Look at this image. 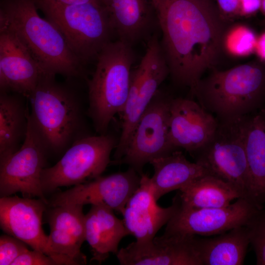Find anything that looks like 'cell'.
<instances>
[{
    "instance_id": "1",
    "label": "cell",
    "mask_w": 265,
    "mask_h": 265,
    "mask_svg": "<svg viewBox=\"0 0 265 265\" xmlns=\"http://www.w3.org/2000/svg\"><path fill=\"white\" fill-rule=\"evenodd\" d=\"M151 0L169 75L191 91L206 71L214 69L228 21L212 0Z\"/></svg>"
},
{
    "instance_id": "2",
    "label": "cell",
    "mask_w": 265,
    "mask_h": 265,
    "mask_svg": "<svg viewBox=\"0 0 265 265\" xmlns=\"http://www.w3.org/2000/svg\"><path fill=\"white\" fill-rule=\"evenodd\" d=\"M34 0H2L0 28L14 32L45 74L68 79L84 76V65L58 28L40 16Z\"/></svg>"
},
{
    "instance_id": "3",
    "label": "cell",
    "mask_w": 265,
    "mask_h": 265,
    "mask_svg": "<svg viewBox=\"0 0 265 265\" xmlns=\"http://www.w3.org/2000/svg\"><path fill=\"white\" fill-rule=\"evenodd\" d=\"M28 99L29 119L49 155H62L76 141L90 135L81 99L69 83L43 74Z\"/></svg>"
},
{
    "instance_id": "4",
    "label": "cell",
    "mask_w": 265,
    "mask_h": 265,
    "mask_svg": "<svg viewBox=\"0 0 265 265\" xmlns=\"http://www.w3.org/2000/svg\"><path fill=\"white\" fill-rule=\"evenodd\" d=\"M217 119L251 114L265 106V65L252 62L213 69L190 91Z\"/></svg>"
},
{
    "instance_id": "5",
    "label": "cell",
    "mask_w": 265,
    "mask_h": 265,
    "mask_svg": "<svg viewBox=\"0 0 265 265\" xmlns=\"http://www.w3.org/2000/svg\"><path fill=\"white\" fill-rule=\"evenodd\" d=\"M134 60L132 46L118 39L106 45L96 59L87 80V114L99 134L107 133L114 116L124 108Z\"/></svg>"
},
{
    "instance_id": "6",
    "label": "cell",
    "mask_w": 265,
    "mask_h": 265,
    "mask_svg": "<svg viewBox=\"0 0 265 265\" xmlns=\"http://www.w3.org/2000/svg\"><path fill=\"white\" fill-rule=\"evenodd\" d=\"M60 31L71 50L84 66L97 59L114 34L107 14L98 3L68 4L56 0H34Z\"/></svg>"
},
{
    "instance_id": "7",
    "label": "cell",
    "mask_w": 265,
    "mask_h": 265,
    "mask_svg": "<svg viewBox=\"0 0 265 265\" xmlns=\"http://www.w3.org/2000/svg\"><path fill=\"white\" fill-rule=\"evenodd\" d=\"M248 115L217 119L212 137L194 156L196 162L209 175L229 183L248 200L249 178L244 145Z\"/></svg>"
},
{
    "instance_id": "8",
    "label": "cell",
    "mask_w": 265,
    "mask_h": 265,
    "mask_svg": "<svg viewBox=\"0 0 265 265\" xmlns=\"http://www.w3.org/2000/svg\"><path fill=\"white\" fill-rule=\"evenodd\" d=\"M118 141L108 133L89 135L76 141L56 164L43 169L41 185L45 195L59 187L75 186L101 176L111 161Z\"/></svg>"
},
{
    "instance_id": "9",
    "label": "cell",
    "mask_w": 265,
    "mask_h": 265,
    "mask_svg": "<svg viewBox=\"0 0 265 265\" xmlns=\"http://www.w3.org/2000/svg\"><path fill=\"white\" fill-rule=\"evenodd\" d=\"M169 75L168 65L158 36L148 39L144 55L132 70L129 93L121 116V132L114 154V163L123 156L134 129Z\"/></svg>"
},
{
    "instance_id": "10",
    "label": "cell",
    "mask_w": 265,
    "mask_h": 265,
    "mask_svg": "<svg viewBox=\"0 0 265 265\" xmlns=\"http://www.w3.org/2000/svg\"><path fill=\"white\" fill-rule=\"evenodd\" d=\"M29 116L27 133L21 146L0 160V196L19 192L23 197H37L48 204L42 188L41 175L49 154Z\"/></svg>"
},
{
    "instance_id": "11",
    "label": "cell",
    "mask_w": 265,
    "mask_h": 265,
    "mask_svg": "<svg viewBox=\"0 0 265 265\" xmlns=\"http://www.w3.org/2000/svg\"><path fill=\"white\" fill-rule=\"evenodd\" d=\"M157 92L138 122L123 157L116 164H125L141 175L144 165L176 150L169 137L172 99Z\"/></svg>"
},
{
    "instance_id": "12",
    "label": "cell",
    "mask_w": 265,
    "mask_h": 265,
    "mask_svg": "<svg viewBox=\"0 0 265 265\" xmlns=\"http://www.w3.org/2000/svg\"><path fill=\"white\" fill-rule=\"evenodd\" d=\"M259 210L244 198L217 208L192 209L182 207L179 203L177 211L166 224L164 234L218 235L246 226Z\"/></svg>"
},
{
    "instance_id": "13",
    "label": "cell",
    "mask_w": 265,
    "mask_h": 265,
    "mask_svg": "<svg viewBox=\"0 0 265 265\" xmlns=\"http://www.w3.org/2000/svg\"><path fill=\"white\" fill-rule=\"evenodd\" d=\"M140 181L141 175L132 167L125 172L101 175L54 193L48 200V206L99 205L121 214L127 202L139 186Z\"/></svg>"
},
{
    "instance_id": "14",
    "label": "cell",
    "mask_w": 265,
    "mask_h": 265,
    "mask_svg": "<svg viewBox=\"0 0 265 265\" xmlns=\"http://www.w3.org/2000/svg\"><path fill=\"white\" fill-rule=\"evenodd\" d=\"M121 265H202L195 236L165 235L132 242L116 254Z\"/></svg>"
},
{
    "instance_id": "15",
    "label": "cell",
    "mask_w": 265,
    "mask_h": 265,
    "mask_svg": "<svg viewBox=\"0 0 265 265\" xmlns=\"http://www.w3.org/2000/svg\"><path fill=\"white\" fill-rule=\"evenodd\" d=\"M48 205L40 198L17 196L0 197V226L5 234L56 260L49 247L48 235L42 227V218Z\"/></svg>"
},
{
    "instance_id": "16",
    "label": "cell",
    "mask_w": 265,
    "mask_h": 265,
    "mask_svg": "<svg viewBox=\"0 0 265 265\" xmlns=\"http://www.w3.org/2000/svg\"><path fill=\"white\" fill-rule=\"evenodd\" d=\"M218 119L192 99L172 98L170 107L169 137L175 150L182 148L192 155L211 139Z\"/></svg>"
},
{
    "instance_id": "17",
    "label": "cell",
    "mask_w": 265,
    "mask_h": 265,
    "mask_svg": "<svg viewBox=\"0 0 265 265\" xmlns=\"http://www.w3.org/2000/svg\"><path fill=\"white\" fill-rule=\"evenodd\" d=\"M82 210L83 206L64 205L49 206L45 212L50 229L49 247L60 265L86 263L81 251L85 240Z\"/></svg>"
},
{
    "instance_id": "18",
    "label": "cell",
    "mask_w": 265,
    "mask_h": 265,
    "mask_svg": "<svg viewBox=\"0 0 265 265\" xmlns=\"http://www.w3.org/2000/svg\"><path fill=\"white\" fill-rule=\"evenodd\" d=\"M43 72L12 31L0 28V89L29 99Z\"/></svg>"
},
{
    "instance_id": "19",
    "label": "cell",
    "mask_w": 265,
    "mask_h": 265,
    "mask_svg": "<svg viewBox=\"0 0 265 265\" xmlns=\"http://www.w3.org/2000/svg\"><path fill=\"white\" fill-rule=\"evenodd\" d=\"M179 206L175 196L167 208L158 205L151 178L141 175L140 186L127 202L121 214L130 235L137 242L152 240L159 230L174 215Z\"/></svg>"
},
{
    "instance_id": "20",
    "label": "cell",
    "mask_w": 265,
    "mask_h": 265,
    "mask_svg": "<svg viewBox=\"0 0 265 265\" xmlns=\"http://www.w3.org/2000/svg\"><path fill=\"white\" fill-rule=\"evenodd\" d=\"M118 40L131 46L143 39L158 25L151 0H101Z\"/></svg>"
},
{
    "instance_id": "21",
    "label": "cell",
    "mask_w": 265,
    "mask_h": 265,
    "mask_svg": "<svg viewBox=\"0 0 265 265\" xmlns=\"http://www.w3.org/2000/svg\"><path fill=\"white\" fill-rule=\"evenodd\" d=\"M85 240L92 255L91 261L100 264L111 253L116 254L122 239L130 234L122 220L114 211L103 205H93L84 216Z\"/></svg>"
},
{
    "instance_id": "22",
    "label": "cell",
    "mask_w": 265,
    "mask_h": 265,
    "mask_svg": "<svg viewBox=\"0 0 265 265\" xmlns=\"http://www.w3.org/2000/svg\"><path fill=\"white\" fill-rule=\"evenodd\" d=\"M244 145L248 168V199L256 207L265 205V106L248 115Z\"/></svg>"
},
{
    "instance_id": "23",
    "label": "cell",
    "mask_w": 265,
    "mask_h": 265,
    "mask_svg": "<svg viewBox=\"0 0 265 265\" xmlns=\"http://www.w3.org/2000/svg\"><path fill=\"white\" fill-rule=\"evenodd\" d=\"M150 163L154 171L151 180L157 201L165 194L179 190L195 180L209 174L201 165L188 161L178 150L155 159Z\"/></svg>"
},
{
    "instance_id": "24",
    "label": "cell",
    "mask_w": 265,
    "mask_h": 265,
    "mask_svg": "<svg viewBox=\"0 0 265 265\" xmlns=\"http://www.w3.org/2000/svg\"><path fill=\"white\" fill-rule=\"evenodd\" d=\"M210 238L195 237L196 249L202 265H240L250 238L246 226L232 229Z\"/></svg>"
},
{
    "instance_id": "25",
    "label": "cell",
    "mask_w": 265,
    "mask_h": 265,
    "mask_svg": "<svg viewBox=\"0 0 265 265\" xmlns=\"http://www.w3.org/2000/svg\"><path fill=\"white\" fill-rule=\"evenodd\" d=\"M24 98L16 93L0 92V160L18 151L26 137L29 111Z\"/></svg>"
},
{
    "instance_id": "26",
    "label": "cell",
    "mask_w": 265,
    "mask_h": 265,
    "mask_svg": "<svg viewBox=\"0 0 265 265\" xmlns=\"http://www.w3.org/2000/svg\"><path fill=\"white\" fill-rule=\"evenodd\" d=\"M179 190L175 196L180 206L192 209L224 207L234 200L243 198L233 186L209 174L195 180Z\"/></svg>"
},
{
    "instance_id": "27",
    "label": "cell",
    "mask_w": 265,
    "mask_h": 265,
    "mask_svg": "<svg viewBox=\"0 0 265 265\" xmlns=\"http://www.w3.org/2000/svg\"><path fill=\"white\" fill-rule=\"evenodd\" d=\"M257 37L248 26L236 24L227 28L222 39V49L235 57H244L255 52Z\"/></svg>"
},
{
    "instance_id": "28",
    "label": "cell",
    "mask_w": 265,
    "mask_h": 265,
    "mask_svg": "<svg viewBox=\"0 0 265 265\" xmlns=\"http://www.w3.org/2000/svg\"><path fill=\"white\" fill-rule=\"evenodd\" d=\"M246 226L250 244L255 252L257 265H265V205L258 211Z\"/></svg>"
},
{
    "instance_id": "29",
    "label": "cell",
    "mask_w": 265,
    "mask_h": 265,
    "mask_svg": "<svg viewBox=\"0 0 265 265\" xmlns=\"http://www.w3.org/2000/svg\"><path fill=\"white\" fill-rule=\"evenodd\" d=\"M27 244L8 234L0 237V265H12L21 254L28 250Z\"/></svg>"
},
{
    "instance_id": "30",
    "label": "cell",
    "mask_w": 265,
    "mask_h": 265,
    "mask_svg": "<svg viewBox=\"0 0 265 265\" xmlns=\"http://www.w3.org/2000/svg\"><path fill=\"white\" fill-rule=\"evenodd\" d=\"M12 265H59L52 257L33 249H29L20 255Z\"/></svg>"
},
{
    "instance_id": "31",
    "label": "cell",
    "mask_w": 265,
    "mask_h": 265,
    "mask_svg": "<svg viewBox=\"0 0 265 265\" xmlns=\"http://www.w3.org/2000/svg\"><path fill=\"white\" fill-rule=\"evenodd\" d=\"M217 6L223 18L228 21L239 16L240 1L239 0H216Z\"/></svg>"
},
{
    "instance_id": "32",
    "label": "cell",
    "mask_w": 265,
    "mask_h": 265,
    "mask_svg": "<svg viewBox=\"0 0 265 265\" xmlns=\"http://www.w3.org/2000/svg\"><path fill=\"white\" fill-rule=\"evenodd\" d=\"M261 0H246L240 2L239 16L247 17L260 10Z\"/></svg>"
},
{
    "instance_id": "33",
    "label": "cell",
    "mask_w": 265,
    "mask_h": 265,
    "mask_svg": "<svg viewBox=\"0 0 265 265\" xmlns=\"http://www.w3.org/2000/svg\"><path fill=\"white\" fill-rule=\"evenodd\" d=\"M255 53L263 62L265 63V32L257 37Z\"/></svg>"
},
{
    "instance_id": "34",
    "label": "cell",
    "mask_w": 265,
    "mask_h": 265,
    "mask_svg": "<svg viewBox=\"0 0 265 265\" xmlns=\"http://www.w3.org/2000/svg\"><path fill=\"white\" fill-rule=\"evenodd\" d=\"M59 2L68 4H83L87 3H101V0H56Z\"/></svg>"
},
{
    "instance_id": "35",
    "label": "cell",
    "mask_w": 265,
    "mask_h": 265,
    "mask_svg": "<svg viewBox=\"0 0 265 265\" xmlns=\"http://www.w3.org/2000/svg\"><path fill=\"white\" fill-rule=\"evenodd\" d=\"M260 11L265 16V0H261V6Z\"/></svg>"
},
{
    "instance_id": "36",
    "label": "cell",
    "mask_w": 265,
    "mask_h": 265,
    "mask_svg": "<svg viewBox=\"0 0 265 265\" xmlns=\"http://www.w3.org/2000/svg\"><path fill=\"white\" fill-rule=\"evenodd\" d=\"M245 0H239V1H240V2H242V1H245Z\"/></svg>"
}]
</instances>
